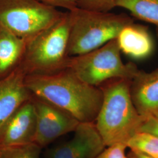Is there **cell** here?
<instances>
[{"label": "cell", "mask_w": 158, "mask_h": 158, "mask_svg": "<svg viewBox=\"0 0 158 158\" xmlns=\"http://www.w3.org/2000/svg\"><path fill=\"white\" fill-rule=\"evenodd\" d=\"M126 144L117 143L107 147L96 158H125Z\"/></svg>", "instance_id": "cell-18"}, {"label": "cell", "mask_w": 158, "mask_h": 158, "mask_svg": "<svg viewBox=\"0 0 158 158\" xmlns=\"http://www.w3.org/2000/svg\"><path fill=\"white\" fill-rule=\"evenodd\" d=\"M117 38L101 47L68 60L67 69L89 85L98 87L111 79H132L139 71L134 63L122 60Z\"/></svg>", "instance_id": "cell-5"}, {"label": "cell", "mask_w": 158, "mask_h": 158, "mask_svg": "<svg viewBox=\"0 0 158 158\" xmlns=\"http://www.w3.org/2000/svg\"><path fill=\"white\" fill-rule=\"evenodd\" d=\"M71 25L72 16L68 11L50 26L27 40L19 66L26 75L53 73L67 68Z\"/></svg>", "instance_id": "cell-3"}, {"label": "cell", "mask_w": 158, "mask_h": 158, "mask_svg": "<svg viewBox=\"0 0 158 158\" xmlns=\"http://www.w3.org/2000/svg\"><path fill=\"white\" fill-rule=\"evenodd\" d=\"M153 115H154L158 119V111H156V112H155V113H154Z\"/></svg>", "instance_id": "cell-22"}, {"label": "cell", "mask_w": 158, "mask_h": 158, "mask_svg": "<svg viewBox=\"0 0 158 158\" xmlns=\"http://www.w3.org/2000/svg\"><path fill=\"white\" fill-rule=\"evenodd\" d=\"M130 93L137 111L142 116L158 111V68L147 72L139 70L131 80Z\"/></svg>", "instance_id": "cell-10"}, {"label": "cell", "mask_w": 158, "mask_h": 158, "mask_svg": "<svg viewBox=\"0 0 158 158\" xmlns=\"http://www.w3.org/2000/svg\"><path fill=\"white\" fill-rule=\"evenodd\" d=\"M36 115L37 129L35 143L44 148L57 138L74 132L80 122L66 111L32 94Z\"/></svg>", "instance_id": "cell-7"}, {"label": "cell", "mask_w": 158, "mask_h": 158, "mask_svg": "<svg viewBox=\"0 0 158 158\" xmlns=\"http://www.w3.org/2000/svg\"><path fill=\"white\" fill-rule=\"evenodd\" d=\"M125 158H130L128 157V156H126V157H125Z\"/></svg>", "instance_id": "cell-23"}, {"label": "cell", "mask_w": 158, "mask_h": 158, "mask_svg": "<svg viewBox=\"0 0 158 158\" xmlns=\"http://www.w3.org/2000/svg\"><path fill=\"white\" fill-rule=\"evenodd\" d=\"M131 151L158 158V138L145 132H137L126 143Z\"/></svg>", "instance_id": "cell-15"}, {"label": "cell", "mask_w": 158, "mask_h": 158, "mask_svg": "<svg viewBox=\"0 0 158 158\" xmlns=\"http://www.w3.org/2000/svg\"><path fill=\"white\" fill-rule=\"evenodd\" d=\"M117 40L121 52L135 60L147 59L155 49L154 40L148 28L134 22L125 26Z\"/></svg>", "instance_id": "cell-12"}, {"label": "cell", "mask_w": 158, "mask_h": 158, "mask_svg": "<svg viewBox=\"0 0 158 158\" xmlns=\"http://www.w3.org/2000/svg\"><path fill=\"white\" fill-rule=\"evenodd\" d=\"M42 148L35 143L0 148V158H40Z\"/></svg>", "instance_id": "cell-16"}, {"label": "cell", "mask_w": 158, "mask_h": 158, "mask_svg": "<svg viewBox=\"0 0 158 158\" xmlns=\"http://www.w3.org/2000/svg\"><path fill=\"white\" fill-rule=\"evenodd\" d=\"M72 25L68 42L69 56L83 55L117 38L134 19L125 13L90 11L76 8L69 11Z\"/></svg>", "instance_id": "cell-4"}, {"label": "cell", "mask_w": 158, "mask_h": 158, "mask_svg": "<svg viewBox=\"0 0 158 158\" xmlns=\"http://www.w3.org/2000/svg\"><path fill=\"white\" fill-rule=\"evenodd\" d=\"M27 44L0 23V80L10 75L19 66Z\"/></svg>", "instance_id": "cell-13"}, {"label": "cell", "mask_w": 158, "mask_h": 158, "mask_svg": "<svg viewBox=\"0 0 158 158\" xmlns=\"http://www.w3.org/2000/svg\"><path fill=\"white\" fill-rule=\"evenodd\" d=\"M26 74L18 67L10 75L0 80V128L32 93L25 83Z\"/></svg>", "instance_id": "cell-11"}, {"label": "cell", "mask_w": 158, "mask_h": 158, "mask_svg": "<svg viewBox=\"0 0 158 158\" xmlns=\"http://www.w3.org/2000/svg\"><path fill=\"white\" fill-rule=\"evenodd\" d=\"M63 13L38 0H0V23L24 40L50 26Z\"/></svg>", "instance_id": "cell-6"}, {"label": "cell", "mask_w": 158, "mask_h": 158, "mask_svg": "<svg viewBox=\"0 0 158 158\" xmlns=\"http://www.w3.org/2000/svg\"><path fill=\"white\" fill-rule=\"evenodd\" d=\"M77 8L90 11L108 12L115 8L116 0H76Z\"/></svg>", "instance_id": "cell-17"}, {"label": "cell", "mask_w": 158, "mask_h": 158, "mask_svg": "<svg viewBox=\"0 0 158 158\" xmlns=\"http://www.w3.org/2000/svg\"><path fill=\"white\" fill-rule=\"evenodd\" d=\"M36 129V115L31 98L18 108L1 127L0 148L35 143Z\"/></svg>", "instance_id": "cell-9"}, {"label": "cell", "mask_w": 158, "mask_h": 158, "mask_svg": "<svg viewBox=\"0 0 158 158\" xmlns=\"http://www.w3.org/2000/svg\"><path fill=\"white\" fill-rule=\"evenodd\" d=\"M69 141L53 147L45 158H96L106 148L94 122L80 123Z\"/></svg>", "instance_id": "cell-8"}, {"label": "cell", "mask_w": 158, "mask_h": 158, "mask_svg": "<svg viewBox=\"0 0 158 158\" xmlns=\"http://www.w3.org/2000/svg\"><path fill=\"white\" fill-rule=\"evenodd\" d=\"M115 7L124 8L135 18L155 25L158 36V0H116Z\"/></svg>", "instance_id": "cell-14"}, {"label": "cell", "mask_w": 158, "mask_h": 158, "mask_svg": "<svg viewBox=\"0 0 158 158\" xmlns=\"http://www.w3.org/2000/svg\"><path fill=\"white\" fill-rule=\"evenodd\" d=\"M127 156L130 158H158L151 156L145 155L144 153L136 152V151H131V150Z\"/></svg>", "instance_id": "cell-21"}, {"label": "cell", "mask_w": 158, "mask_h": 158, "mask_svg": "<svg viewBox=\"0 0 158 158\" xmlns=\"http://www.w3.org/2000/svg\"><path fill=\"white\" fill-rule=\"evenodd\" d=\"M130 83V79L115 78L98 86L103 98L94 123L106 147L126 144L138 132L144 117L137 111L132 102Z\"/></svg>", "instance_id": "cell-2"}, {"label": "cell", "mask_w": 158, "mask_h": 158, "mask_svg": "<svg viewBox=\"0 0 158 158\" xmlns=\"http://www.w3.org/2000/svg\"><path fill=\"white\" fill-rule=\"evenodd\" d=\"M138 132H145L158 138V119L153 114L144 116Z\"/></svg>", "instance_id": "cell-19"}, {"label": "cell", "mask_w": 158, "mask_h": 158, "mask_svg": "<svg viewBox=\"0 0 158 158\" xmlns=\"http://www.w3.org/2000/svg\"><path fill=\"white\" fill-rule=\"evenodd\" d=\"M47 6L54 8H63L68 11H72L77 8L76 0H38Z\"/></svg>", "instance_id": "cell-20"}, {"label": "cell", "mask_w": 158, "mask_h": 158, "mask_svg": "<svg viewBox=\"0 0 158 158\" xmlns=\"http://www.w3.org/2000/svg\"><path fill=\"white\" fill-rule=\"evenodd\" d=\"M25 83L34 95L66 111L80 123L95 122L102 107V91L67 68L53 73L26 75Z\"/></svg>", "instance_id": "cell-1"}]
</instances>
